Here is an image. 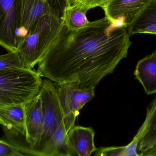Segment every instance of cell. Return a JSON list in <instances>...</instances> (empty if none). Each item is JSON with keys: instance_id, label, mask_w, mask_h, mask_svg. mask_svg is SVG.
<instances>
[{"instance_id": "cell-20", "label": "cell", "mask_w": 156, "mask_h": 156, "mask_svg": "<svg viewBox=\"0 0 156 156\" xmlns=\"http://www.w3.org/2000/svg\"><path fill=\"white\" fill-rule=\"evenodd\" d=\"M24 155L20 152V148L16 146L0 140V156H18Z\"/></svg>"}, {"instance_id": "cell-5", "label": "cell", "mask_w": 156, "mask_h": 156, "mask_svg": "<svg viewBox=\"0 0 156 156\" xmlns=\"http://www.w3.org/2000/svg\"><path fill=\"white\" fill-rule=\"evenodd\" d=\"M39 93L42 100L43 130L37 151L49 141L64 122V114L57 93L55 83L49 79L43 80Z\"/></svg>"}, {"instance_id": "cell-16", "label": "cell", "mask_w": 156, "mask_h": 156, "mask_svg": "<svg viewBox=\"0 0 156 156\" xmlns=\"http://www.w3.org/2000/svg\"><path fill=\"white\" fill-rule=\"evenodd\" d=\"M88 11L83 7L69 3L64 11V24L70 30H77L85 27L90 23L86 16Z\"/></svg>"}, {"instance_id": "cell-6", "label": "cell", "mask_w": 156, "mask_h": 156, "mask_svg": "<svg viewBox=\"0 0 156 156\" xmlns=\"http://www.w3.org/2000/svg\"><path fill=\"white\" fill-rule=\"evenodd\" d=\"M21 1V21L18 33V44L43 16L52 14L63 17L66 7L70 3L69 0Z\"/></svg>"}, {"instance_id": "cell-12", "label": "cell", "mask_w": 156, "mask_h": 156, "mask_svg": "<svg viewBox=\"0 0 156 156\" xmlns=\"http://www.w3.org/2000/svg\"><path fill=\"white\" fill-rule=\"evenodd\" d=\"M95 133L91 127L74 125L68 132L69 139L75 156H90L96 152Z\"/></svg>"}, {"instance_id": "cell-2", "label": "cell", "mask_w": 156, "mask_h": 156, "mask_svg": "<svg viewBox=\"0 0 156 156\" xmlns=\"http://www.w3.org/2000/svg\"><path fill=\"white\" fill-rule=\"evenodd\" d=\"M64 24L63 17L45 15L18 43L17 52L23 67L33 69L43 58Z\"/></svg>"}, {"instance_id": "cell-3", "label": "cell", "mask_w": 156, "mask_h": 156, "mask_svg": "<svg viewBox=\"0 0 156 156\" xmlns=\"http://www.w3.org/2000/svg\"><path fill=\"white\" fill-rule=\"evenodd\" d=\"M38 71L24 67L0 70V105L25 104L40 91L43 80Z\"/></svg>"}, {"instance_id": "cell-22", "label": "cell", "mask_w": 156, "mask_h": 156, "mask_svg": "<svg viewBox=\"0 0 156 156\" xmlns=\"http://www.w3.org/2000/svg\"><path fill=\"white\" fill-rule=\"evenodd\" d=\"M139 156H156V144L148 150L139 153Z\"/></svg>"}, {"instance_id": "cell-19", "label": "cell", "mask_w": 156, "mask_h": 156, "mask_svg": "<svg viewBox=\"0 0 156 156\" xmlns=\"http://www.w3.org/2000/svg\"><path fill=\"white\" fill-rule=\"evenodd\" d=\"M110 1V0H69L70 4L83 7L88 11L96 7H101L104 9Z\"/></svg>"}, {"instance_id": "cell-7", "label": "cell", "mask_w": 156, "mask_h": 156, "mask_svg": "<svg viewBox=\"0 0 156 156\" xmlns=\"http://www.w3.org/2000/svg\"><path fill=\"white\" fill-rule=\"evenodd\" d=\"M21 0H0V45L16 51L21 25Z\"/></svg>"}, {"instance_id": "cell-1", "label": "cell", "mask_w": 156, "mask_h": 156, "mask_svg": "<svg viewBox=\"0 0 156 156\" xmlns=\"http://www.w3.org/2000/svg\"><path fill=\"white\" fill-rule=\"evenodd\" d=\"M130 37L127 27H116L105 16L77 30L64 23L37 71L56 84L95 87L126 57Z\"/></svg>"}, {"instance_id": "cell-11", "label": "cell", "mask_w": 156, "mask_h": 156, "mask_svg": "<svg viewBox=\"0 0 156 156\" xmlns=\"http://www.w3.org/2000/svg\"><path fill=\"white\" fill-rule=\"evenodd\" d=\"M34 155L40 156H75L69 139L64 122L57 129L49 141Z\"/></svg>"}, {"instance_id": "cell-15", "label": "cell", "mask_w": 156, "mask_h": 156, "mask_svg": "<svg viewBox=\"0 0 156 156\" xmlns=\"http://www.w3.org/2000/svg\"><path fill=\"white\" fill-rule=\"evenodd\" d=\"M156 24V0H149L144 7L127 27L130 36L138 34L142 28Z\"/></svg>"}, {"instance_id": "cell-14", "label": "cell", "mask_w": 156, "mask_h": 156, "mask_svg": "<svg viewBox=\"0 0 156 156\" xmlns=\"http://www.w3.org/2000/svg\"><path fill=\"white\" fill-rule=\"evenodd\" d=\"M139 129L141 139L137 147L138 153L148 150L156 144V96L147 107L145 120Z\"/></svg>"}, {"instance_id": "cell-4", "label": "cell", "mask_w": 156, "mask_h": 156, "mask_svg": "<svg viewBox=\"0 0 156 156\" xmlns=\"http://www.w3.org/2000/svg\"><path fill=\"white\" fill-rule=\"evenodd\" d=\"M56 87L68 132L75 125L79 111L94 98L95 87H80L75 83L56 84Z\"/></svg>"}, {"instance_id": "cell-17", "label": "cell", "mask_w": 156, "mask_h": 156, "mask_svg": "<svg viewBox=\"0 0 156 156\" xmlns=\"http://www.w3.org/2000/svg\"><path fill=\"white\" fill-rule=\"evenodd\" d=\"M141 139V132L137 131L136 134L130 143L126 146L101 147L96 150V156H139L137 147Z\"/></svg>"}, {"instance_id": "cell-8", "label": "cell", "mask_w": 156, "mask_h": 156, "mask_svg": "<svg viewBox=\"0 0 156 156\" xmlns=\"http://www.w3.org/2000/svg\"><path fill=\"white\" fill-rule=\"evenodd\" d=\"M25 141L32 155L39 149L43 130L42 100L40 93L25 103Z\"/></svg>"}, {"instance_id": "cell-21", "label": "cell", "mask_w": 156, "mask_h": 156, "mask_svg": "<svg viewBox=\"0 0 156 156\" xmlns=\"http://www.w3.org/2000/svg\"><path fill=\"white\" fill-rule=\"evenodd\" d=\"M138 34H156V24H151L142 28Z\"/></svg>"}, {"instance_id": "cell-18", "label": "cell", "mask_w": 156, "mask_h": 156, "mask_svg": "<svg viewBox=\"0 0 156 156\" xmlns=\"http://www.w3.org/2000/svg\"><path fill=\"white\" fill-rule=\"evenodd\" d=\"M13 67H23L16 51H9L7 54L0 55V70Z\"/></svg>"}, {"instance_id": "cell-13", "label": "cell", "mask_w": 156, "mask_h": 156, "mask_svg": "<svg viewBox=\"0 0 156 156\" xmlns=\"http://www.w3.org/2000/svg\"><path fill=\"white\" fill-rule=\"evenodd\" d=\"M134 75L147 95L156 93V50L138 61Z\"/></svg>"}, {"instance_id": "cell-10", "label": "cell", "mask_w": 156, "mask_h": 156, "mask_svg": "<svg viewBox=\"0 0 156 156\" xmlns=\"http://www.w3.org/2000/svg\"><path fill=\"white\" fill-rule=\"evenodd\" d=\"M24 104L0 105V125L13 136L25 135Z\"/></svg>"}, {"instance_id": "cell-9", "label": "cell", "mask_w": 156, "mask_h": 156, "mask_svg": "<svg viewBox=\"0 0 156 156\" xmlns=\"http://www.w3.org/2000/svg\"><path fill=\"white\" fill-rule=\"evenodd\" d=\"M149 0H110L104 8L105 16L112 23L122 21L128 25Z\"/></svg>"}]
</instances>
